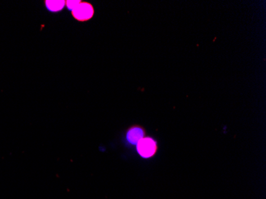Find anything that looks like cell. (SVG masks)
Segmentation results:
<instances>
[{"label": "cell", "instance_id": "1", "mask_svg": "<svg viewBox=\"0 0 266 199\" xmlns=\"http://www.w3.org/2000/svg\"><path fill=\"white\" fill-rule=\"evenodd\" d=\"M136 149L141 157L148 159L154 156L157 152V142L152 137H145L137 142Z\"/></svg>", "mask_w": 266, "mask_h": 199}, {"label": "cell", "instance_id": "2", "mask_svg": "<svg viewBox=\"0 0 266 199\" xmlns=\"http://www.w3.org/2000/svg\"><path fill=\"white\" fill-rule=\"evenodd\" d=\"M94 15V8L91 3L87 2H81L72 11V15L78 21H88Z\"/></svg>", "mask_w": 266, "mask_h": 199}, {"label": "cell", "instance_id": "3", "mask_svg": "<svg viewBox=\"0 0 266 199\" xmlns=\"http://www.w3.org/2000/svg\"><path fill=\"white\" fill-rule=\"evenodd\" d=\"M145 137V129L138 125L132 126L130 128H128L126 133V139L131 144H137V142Z\"/></svg>", "mask_w": 266, "mask_h": 199}, {"label": "cell", "instance_id": "4", "mask_svg": "<svg viewBox=\"0 0 266 199\" xmlns=\"http://www.w3.org/2000/svg\"><path fill=\"white\" fill-rule=\"evenodd\" d=\"M65 4V2L63 0H59V1H58V0H55H55H52V1L47 0V1H46V6L47 9H49L50 11H54V12L62 10Z\"/></svg>", "mask_w": 266, "mask_h": 199}, {"label": "cell", "instance_id": "5", "mask_svg": "<svg viewBox=\"0 0 266 199\" xmlns=\"http://www.w3.org/2000/svg\"><path fill=\"white\" fill-rule=\"evenodd\" d=\"M80 2H81V1H79V0H78V1L77 0H69V1L66 2V4H67L68 8L73 11L76 6L79 4Z\"/></svg>", "mask_w": 266, "mask_h": 199}]
</instances>
